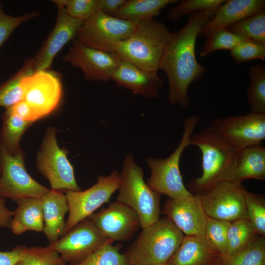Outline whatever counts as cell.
<instances>
[{
    "mask_svg": "<svg viewBox=\"0 0 265 265\" xmlns=\"http://www.w3.org/2000/svg\"><path fill=\"white\" fill-rule=\"evenodd\" d=\"M214 12L205 11L193 13L182 28L171 33L159 69L165 73L168 79V100L171 105L187 108L190 105L189 86L205 74V67L196 58L195 45L200 29Z\"/></svg>",
    "mask_w": 265,
    "mask_h": 265,
    "instance_id": "cell-1",
    "label": "cell"
},
{
    "mask_svg": "<svg viewBox=\"0 0 265 265\" xmlns=\"http://www.w3.org/2000/svg\"><path fill=\"white\" fill-rule=\"evenodd\" d=\"M171 32L154 19L138 23L133 33L117 41H104L92 48L117 54L122 59L147 71H157Z\"/></svg>",
    "mask_w": 265,
    "mask_h": 265,
    "instance_id": "cell-2",
    "label": "cell"
},
{
    "mask_svg": "<svg viewBox=\"0 0 265 265\" xmlns=\"http://www.w3.org/2000/svg\"><path fill=\"white\" fill-rule=\"evenodd\" d=\"M190 145L201 150L202 166L201 176L188 184L190 192L199 194L216 184L231 181L239 150L218 134L210 125L192 134Z\"/></svg>",
    "mask_w": 265,
    "mask_h": 265,
    "instance_id": "cell-3",
    "label": "cell"
},
{
    "mask_svg": "<svg viewBox=\"0 0 265 265\" xmlns=\"http://www.w3.org/2000/svg\"><path fill=\"white\" fill-rule=\"evenodd\" d=\"M184 235L166 216L142 228L125 254L129 265L166 264L180 245Z\"/></svg>",
    "mask_w": 265,
    "mask_h": 265,
    "instance_id": "cell-4",
    "label": "cell"
},
{
    "mask_svg": "<svg viewBox=\"0 0 265 265\" xmlns=\"http://www.w3.org/2000/svg\"><path fill=\"white\" fill-rule=\"evenodd\" d=\"M118 190L116 201L128 206L136 213L142 228L159 220V194L145 182L143 170L132 155H127L124 160Z\"/></svg>",
    "mask_w": 265,
    "mask_h": 265,
    "instance_id": "cell-5",
    "label": "cell"
},
{
    "mask_svg": "<svg viewBox=\"0 0 265 265\" xmlns=\"http://www.w3.org/2000/svg\"><path fill=\"white\" fill-rule=\"evenodd\" d=\"M200 120L199 116L193 115L184 121V132L180 143L168 157L158 159L149 157L147 159L151 170L147 184L154 191L174 199L193 194L184 185L180 161L184 151L190 146V137Z\"/></svg>",
    "mask_w": 265,
    "mask_h": 265,
    "instance_id": "cell-6",
    "label": "cell"
},
{
    "mask_svg": "<svg viewBox=\"0 0 265 265\" xmlns=\"http://www.w3.org/2000/svg\"><path fill=\"white\" fill-rule=\"evenodd\" d=\"M57 130L47 128L37 152L36 165L49 181L52 189L79 191L74 168L67 158V151L60 149L56 138Z\"/></svg>",
    "mask_w": 265,
    "mask_h": 265,
    "instance_id": "cell-7",
    "label": "cell"
},
{
    "mask_svg": "<svg viewBox=\"0 0 265 265\" xmlns=\"http://www.w3.org/2000/svg\"><path fill=\"white\" fill-rule=\"evenodd\" d=\"M21 149L11 155L0 143V196L16 201L24 198H41L50 189L34 180L25 166Z\"/></svg>",
    "mask_w": 265,
    "mask_h": 265,
    "instance_id": "cell-8",
    "label": "cell"
},
{
    "mask_svg": "<svg viewBox=\"0 0 265 265\" xmlns=\"http://www.w3.org/2000/svg\"><path fill=\"white\" fill-rule=\"evenodd\" d=\"M120 184V174L114 171L109 175L98 177L97 183L84 191L65 190L69 214L65 222L64 235L103 204L108 203Z\"/></svg>",
    "mask_w": 265,
    "mask_h": 265,
    "instance_id": "cell-9",
    "label": "cell"
},
{
    "mask_svg": "<svg viewBox=\"0 0 265 265\" xmlns=\"http://www.w3.org/2000/svg\"><path fill=\"white\" fill-rule=\"evenodd\" d=\"M245 188L241 183L223 181L199 194L207 215L229 222L247 219Z\"/></svg>",
    "mask_w": 265,
    "mask_h": 265,
    "instance_id": "cell-10",
    "label": "cell"
},
{
    "mask_svg": "<svg viewBox=\"0 0 265 265\" xmlns=\"http://www.w3.org/2000/svg\"><path fill=\"white\" fill-rule=\"evenodd\" d=\"M113 242L86 218L47 247L56 251L65 262L74 264L82 261L104 244Z\"/></svg>",
    "mask_w": 265,
    "mask_h": 265,
    "instance_id": "cell-11",
    "label": "cell"
},
{
    "mask_svg": "<svg viewBox=\"0 0 265 265\" xmlns=\"http://www.w3.org/2000/svg\"><path fill=\"white\" fill-rule=\"evenodd\" d=\"M213 130L238 150L261 145L265 138V113L218 118L210 124Z\"/></svg>",
    "mask_w": 265,
    "mask_h": 265,
    "instance_id": "cell-12",
    "label": "cell"
},
{
    "mask_svg": "<svg viewBox=\"0 0 265 265\" xmlns=\"http://www.w3.org/2000/svg\"><path fill=\"white\" fill-rule=\"evenodd\" d=\"M23 100L33 109L39 119L48 116L59 105L62 87L59 76L48 70L35 71L22 81Z\"/></svg>",
    "mask_w": 265,
    "mask_h": 265,
    "instance_id": "cell-13",
    "label": "cell"
},
{
    "mask_svg": "<svg viewBox=\"0 0 265 265\" xmlns=\"http://www.w3.org/2000/svg\"><path fill=\"white\" fill-rule=\"evenodd\" d=\"M72 45L63 56L71 66L80 69L87 81H107L120 64L117 54L90 47L73 40Z\"/></svg>",
    "mask_w": 265,
    "mask_h": 265,
    "instance_id": "cell-14",
    "label": "cell"
},
{
    "mask_svg": "<svg viewBox=\"0 0 265 265\" xmlns=\"http://www.w3.org/2000/svg\"><path fill=\"white\" fill-rule=\"evenodd\" d=\"M52 1L57 8L56 22L42 47L32 58L34 71L48 70L63 47L76 38L78 30L84 23L70 16L59 0Z\"/></svg>",
    "mask_w": 265,
    "mask_h": 265,
    "instance_id": "cell-15",
    "label": "cell"
},
{
    "mask_svg": "<svg viewBox=\"0 0 265 265\" xmlns=\"http://www.w3.org/2000/svg\"><path fill=\"white\" fill-rule=\"evenodd\" d=\"M137 24L107 15L98 10L83 23L76 39L90 47L101 42L122 40L133 33Z\"/></svg>",
    "mask_w": 265,
    "mask_h": 265,
    "instance_id": "cell-16",
    "label": "cell"
},
{
    "mask_svg": "<svg viewBox=\"0 0 265 265\" xmlns=\"http://www.w3.org/2000/svg\"><path fill=\"white\" fill-rule=\"evenodd\" d=\"M88 218L109 239L126 240L141 227L136 213L128 206L116 201Z\"/></svg>",
    "mask_w": 265,
    "mask_h": 265,
    "instance_id": "cell-17",
    "label": "cell"
},
{
    "mask_svg": "<svg viewBox=\"0 0 265 265\" xmlns=\"http://www.w3.org/2000/svg\"><path fill=\"white\" fill-rule=\"evenodd\" d=\"M163 212L184 235L205 236L208 215L199 194L169 198L163 206Z\"/></svg>",
    "mask_w": 265,
    "mask_h": 265,
    "instance_id": "cell-18",
    "label": "cell"
},
{
    "mask_svg": "<svg viewBox=\"0 0 265 265\" xmlns=\"http://www.w3.org/2000/svg\"><path fill=\"white\" fill-rule=\"evenodd\" d=\"M111 80L118 86L149 99L158 98L160 89L164 85L157 71L143 70L123 59Z\"/></svg>",
    "mask_w": 265,
    "mask_h": 265,
    "instance_id": "cell-19",
    "label": "cell"
},
{
    "mask_svg": "<svg viewBox=\"0 0 265 265\" xmlns=\"http://www.w3.org/2000/svg\"><path fill=\"white\" fill-rule=\"evenodd\" d=\"M263 9H265V0H225L202 26L199 35L206 36L218 29L227 28Z\"/></svg>",
    "mask_w": 265,
    "mask_h": 265,
    "instance_id": "cell-20",
    "label": "cell"
},
{
    "mask_svg": "<svg viewBox=\"0 0 265 265\" xmlns=\"http://www.w3.org/2000/svg\"><path fill=\"white\" fill-rule=\"evenodd\" d=\"M222 255L205 237L184 235L182 242L166 265H221Z\"/></svg>",
    "mask_w": 265,
    "mask_h": 265,
    "instance_id": "cell-21",
    "label": "cell"
},
{
    "mask_svg": "<svg viewBox=\"0 0 265 265\" xmlns=\"http://www.w3.org/2000/svg\"><path fill=\"white\" fill-rule=\"evenodd\" d=\"M44 221L43 232L50 243L53 242L64 235V216L69 212V206L62 190L50 189L41 198Z\"/></svg>",
    "mask_w": 265,
    "mask_h": 265,
    "instance_id": "cell-22",
    "label": "cell"
},
{
    "mask_svg": "<svg viewBox=\"0 0 265 265\" xmlns=\"http://www.w3.org/2000/svg\"><path fill=\"white\" fill-rule=\"evenodd\" d=\"M248 179H265V148L262 145L238 151L230 181L241 183Z\"/></svg>",
    "mask_w": 265,
    "mask_h": 265,
    "instance_id": "cell-23",
    "label": "cell"
},
{
    "mask_svg": "<svg viewBox=\"0 0 265 265\" xmlns=\"http://www.w3.org/2000/svg\"><path fill=\"white\" fill-rule=\"evenodd\" d=\"M16 202L18 206L9 226L12 232L19 235L27 231H43L44 221L41 198H24Z\"/></svg>",
    "mask_w": 265,
    "mask_h": 265,
    "instance_id": "cell-24",
    "label": "cell"
},
{
    "mask_svg": "<svg viewBox=\"0 0 265 265\" xmlns=\"http://www.w3.org/2000/svg\"><path fill=\"white\" fill-rule=\"evenodd\" d=\"M176 0H126L114 17L138 23L153 19L167 5L176 4Z\"/></svg>",
    "mask_w": 265,
    "mask_h": 265,
    "instance_id": "cell-25",
    "label": "cell"
},
{
    "mask_svg": "<svg viewBox=\"0 0 265 265\" xmlns=\"http://www.w3.org/2000/svg\"><path fill=\"white\" fill-rule=\"evenodd\" d=\"M33 123L19 118L10 107L6 108L2 115L0 143L9 154H15L21 149L20 142L22 136Z\"/></svg>",
    "mask_w": 265,
    "mask_h": 265,
    "instance_id": "cell-26",
    "label": "cell"
},
{
    "mask_svg": "<svg viewBox=\"0 0 265 265\" xmlns=\"http://www.w3.org/2000/svg\"><path fill=\"white\" fill-rule=\"evenodd\" d=\"M221 265H265V238L258 235L238 250L222 258Z\"/></svg>",
    "mask_w": 265,
    "mask_h": 265,
    "instance_id": "cell-27",
    "label": "cell"
},
{
    "mask_svg": "<svg viewBox=\"0 0 265 265\" xmlns=\"http://www.w3.org/2000/svg\"><path fill=\"white\" fill-rule=\"evenodd\" d=\"M34 72L32 58H27L15 74L0 85V106L7 108L23 99L22 81Z\"/></svg>",
    "mask_w": 265,
    "mask_h": 265,
    "instance_id": "cell-28",
    "label": "cell"
},
{
    "mask_svg": "<svg viewBox=\"0 0 265 265\" xmlns=\"http://www.w3.org/2000/svg\"><path fill=\"white\" fill-rule=\"evenodd\" d=\"M249 85L246 96L251 111L265 113V67L261 63L251 66L249 69Z\"/></svg>",
    "mask_w": 265,
    "mask_h": 265,
    "instance_id": "cell-29",
    "label": "cell"
},
{
    "mask_svg": "<svg viewBox=\"0 0 265 265\" xmlns=\"http://www.w3.org/2000/svg\"><path fill=\"white\" fill-rule=\"evenodd\" d=\"M205 43L199 52L201 57H205L217 50L231 51L241 42L250 39L232 32L227 28L218 29L206 36Z\"/></svg>",
    "mask_w": 265,
    "mask_h": 265,
    "instance_id": "cell-30",
    "label": "cell"
},
{
    "mask_svg": "<svg viewBox=\"0 0 265 265\" xmlns=\"http://www.w3.org/2000/svg\"><path fill=\"white\" fill-rule=\"evenodd\" d=\"M227 28L232 32L265 44V9L231 25Z\"/></svg>",
    "mask_w": 265,
    "mask_h": 265,
    "instance_id": "cell-31",
    "label": "cell"
},
{
    "mask_svg": "<svg viewBox=\"0 0 265 265\" xmlns=\"http://www.w3.org/2000/svg\"><path fill=\"white\" fill-rule=\"evenodd\" d=\"M258 235L248 219H239L231 222L227 233V251L225 255L243 246Z\"/></svg>",
    "mask_w": 265,
    "mask_h": 265,
    "instance_id": "cell-32",
    "label": "cell"
},
{
    "mask_svg": "<svg viewBox=\"0 0 265 265\" xmlns=\"http://www.w3.org/2000/svg\"><path fill=\"white\" fill-rule=\"evenodd\" d=\"M225 0H182L173 6L167 14L168 18L177 22L186 15H190L200 11L215 10Z\"/></svg>",
    "mask_w": 265,
    "mask_h": 265,
    "instance_id": "cell-33",
    "label": "cell"
},
{
    "mask_svg": "<svg viewBox=\"0 0 265 265\" xmlns=\"http://www.w3.org/2000/svg\"><path fill=\"white\" fill-rule=\"evenodd\" d=\"M112 244H104L82 261L71 265H129L126 255Z\"/></svg>",
    "mask_w": 265,
    "mask_h": 265,
    "instance_id": "cell-34",
    "label": "cell"
},
{
    "mask_svg": "<svg viewBox=\"0 0 265 265\" xmlns=\"http://www.w3.org/2000/svg\"><path fill=\"white\" fill-rule=\"evenodd\" d=\"M231 222L207 216L205 237L209 243L223 256L227 251V233Z\"/></svg>",
    "mask_w": 265,
    "mask_h": 265,
    "instance_id": "cell-35",
    "label": "cell"
},
{
    "mask_svg": "<svg viewBox=\"0 0 265 265\" xmlns=\"http://www.w3.org/2000/svg\"><path fill=\"white\" fill-rule=\"evenodd\" d=\"M245 204L248 220L257 233L265 236V199L264 195L244 190Z\"/></svg>",
    "mask_w": 265,
    "mask_h": 265,
    "instance_id": "cell-36",
    "label": "cell"
},
{
    "mask_svg": "<svg viewBox=\"0 0 265 265\" xmlns=\"http://www.w3.org/2000/svg\"><path fill=\"white\" fill-rule=\"evenodd\" d=\"M15 265H66V262L56 251L47 246H35L26 248Z\"/></svg>",
    "mask_w": 265,
    "mask_h": 265,
    "instance_id": "cell-37",
    "label": "cell"
},
{
    "mask_svg": "<svg viewBox=\"0 0 265 265\" xmlns=\"http://www.w3.org/2000/svg\"><path fill=\"white\" fill-rule=\"evenodd\" d=\"M233 61L241 64L253 59L265 60V44L247 39L238 44L230 51Z\"/></svg>",
    "mask_w": 265,
    "mask_h": 265,
    "instance_id": "cell-38",
    "label": "cell"
},
{
    "mask_svg": "<svg viewBox=\"0 0 265 265\" xmlns=\"http://www.w3.org/2000/svg\"><path fill=\"white\" fill-rule=\"evenodd\" d=\"M59 1L70 16L84 22L88 20L99 10V0Z\"/></svg>",
    "mask_w": 265,
    "mask_h": 265,
    "instance_id": "cell-39",
    "label": "cell"
},
{
    "mask_svg": "<svg viewBox=\"0 0 265 265\" xmlns=\"http://www.w3.org/2000/svg\"><path fill=\"white\" fill-rule=\"evenodd\" d=\"M39 15L37 11H34L19 16H12L6 14L0 4V47L18 26Z\"/></svg>",
    "mask_w": 265,
    "mask_h": 265,
    "instance_id": "cell-40",
    "label": "cell"
},
{
    "mask_svg": "<svg viewBox=\"0 0 265 265\" xmlns=\"http://www.w3.org/2000/svg\"><path fill=\"white\" fill-rule=\"evenodd\" d=\"M10 108L15 114L24 121L34 122L40 119L31 106L23 100Z\"/></svg>",
    "mask_w": 265,
    "mask_h": 265,
    "instance_id": "cell-41",
    "label": "cell"
},
{
    "mask_svg": "<svg viewBox=\"0 0 265 265\" xmlns=\"http://www.w3.org/2000/svg\"><path fill=\"white\" fill-rule=\"evenodd\" d=\"M26 247L19 245L8 251H0V265H15L23 257Z\"/></svg>",
    "mask_w": 265,
    "mask_h": 265,
    "instance_id": "cell-42",
    "label": "cell"
},
{
    "mask_svg": "<svg viewBox=\"0 0 265 265\" xmlns=\"http://www.w3.org/2000/svg\"><path fill=\"white\" fill-rule=\"evenodd\" d=\"M126 0H99V10L104 13L114 16Z\"/></svg>",
    "mask_w": 265,
    "mask_h": 265,
    "instance_id": "cell-43",
    "label": "cell"
},
{
    "mask_svg": "<svg viewBox=\"0 0 265 265\" xmlns=\"http://www.w3.org/2000/svg\"><path fill=\"white\" fill-rule=\"evenodd\" d=\"M14 215V211L7 208L4 198L0 196V227H9Z\"/></svg>",
    "mask_w": 265,
    "mask_h": 265,
    "instance_id": "cell-44",
    "label": "cell"
},
{
    "mask_svg": "<svg viewBox=\"0 0 265 265\" xmlns=\"http://www.w3.org/2000/svg\"><path fill=\"white\" fill-rule=\"evenodd\" d=\"M166 265L165 264H163V265Z\"/></svg>",
    "mask_w": 265,
    "mask_h": 265,
    "instance_id": "cell-45",
    "label": "cell"
}]
</instances>
